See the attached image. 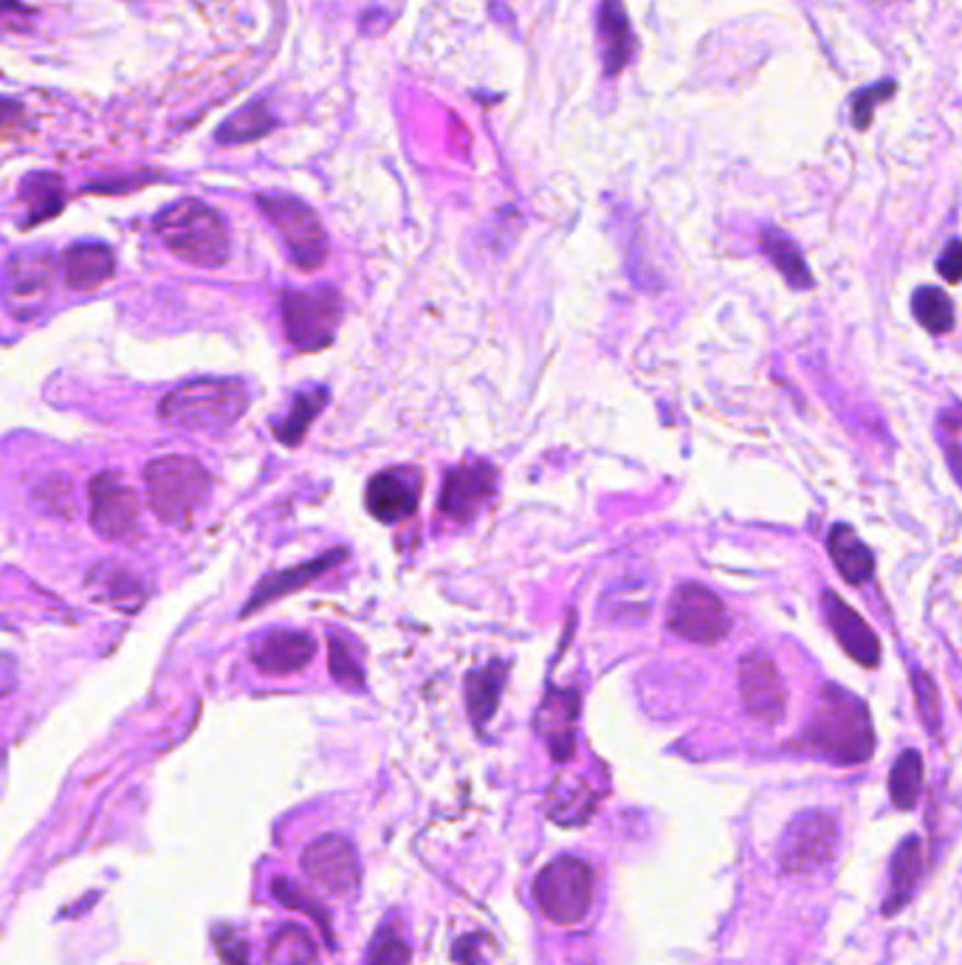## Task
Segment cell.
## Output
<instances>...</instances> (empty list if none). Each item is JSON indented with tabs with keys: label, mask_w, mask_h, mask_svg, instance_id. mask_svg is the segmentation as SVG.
I'll return each mask as SVG.
<instances>
[{
	"label": "cell",
	"mask_w": 962,
	"mask_h": 965,
	"mask_svg": "<svg viewBox=\"0 0 962 965\" xmlns=\"http://www.w3.org/2000/svg\"><path fill=\"white\" fill-rule=\"evenodd\" d=\"M799 742L804 751L836 765H861L875 751L870 708L847 689L827 683Z\"/></svg>",
	"instance_id": "cell-1"
},
{
	"label": "cell",
	"mask_w": 962,
	"mask_h": 965,
	"mask_svg": "<svg viewBox=\"0 0 962 965\" xmlns=\"http://www.w3.org/2000/svg\"><path fill=\"white\" fill-rule=\"evenodd\" d=\"M246 407H249L246 384L235 378H192L167 393L159 416L176 430L220 438L244 418Z\"/></svg>",
	"instance_id": "cell-2"
},
{
	"label": "cell",
	"mask_w": 962,
	"mask_h": 965,
	"mask_svg": "<svg viewBox=\"0 0 962 965\" xmlns=\"http://www.w3.org/2000/svg\"><path fill=\"white\" fill-rule=\"evenodd\" d=\"M142 480L152 514L176 529H190L215 495V477L195 457H156L145 466Z\"/></svg>",
	"instance_id": "cell-3"
},
{
	"label": "cell",
	"mask_w": 962,
	"mask_h": 965,
	"mask_svg": "<svg viewBox=\"0 0 962 965\" xmlns=\"http://www.w3.org/2000/svg\"><path fill=\"white\" fill-rule=\"evenodd\" d=\"M156 231L172 254L201 269H218L229 258V231L210 204L195 198L167 206L156 218Z\"/></svg>",
	"instance_id": "cell-4"
},
{
	"label": "cell",
	"mask_w": 962,
	"mask_h": 965,
	"mask_svg": "<svg viewBox=\"0 0 962 965\" xmlns=\"http://www.w3.org/2000/svg\"><path fill=\"white\" fill-rule=\"evenodd\" d=\"M534 898L551 923H581L593 906V870L587 861L562 855L536 875Z\"/></svg>",
	"instance_id": "cell-5"
},
{
	"label": "cell",
	"mask_w": 962,
	"mask_h": 965,
	"mask_svg": "<svg viewBox=\"0 0 962 965\" xmlns=\"http://www.w3.org/2000/svg\"><path fill=\"white\" fill-rule=\"evenodd\" d=\"M841 825L830 810H804L793 816L779 841V866L784 875H813L838 853Z\"/></svg>",
	"instance_id": "cell-6"
},
{
	"label": "cell",
	"mask_w": 962,
	"mask_h": 965,
	"mask_svg": "<svg viewBox=\"0 0 962 965\" xmlns=\"http://www.w3.org/2000/svg\"><path fill=\"white\" fill-rule=\"evenodd\" d=\"M258 204L265 218H269V224L283 238L285 249L294 258V263L299 269H305V272L319 269L325 254H328V235H325V226L317 218V212L310 209L308 204H303L299 198L274 195V192L271 195H260Z\"/></svg>",
	"instance_id": "cell-7"
},
{
	"label": "cell",
	"mask_w": 962,
	"mask_h": 965,
	"mask_svg": "<svg viewBox=\"0 0 962 965\" xmlns=\"http://www.w3.org/2000/svg\"><path fill=\"white\" fill-rule=\"evenodd\" d=\"M666 627L683 642L692 644H720L732 633V618L725 613V604L714 590L705 584L686 582L675 588L666 608Z\"/></svg>",
	"instance_id": "cell-8"
},
{
	"label": "cell",
	"mask_w": 962,
	"mask_h": 965,
	"mask_svg": "<svg viewBox=\"0 0 962 965\" xmlns=\"http://www.w3.org/2000/svg\"><path fill=\"white\" fill-rule=\"evenodd\" d=\"M339 322H342V297L333 288L283 294L285 333L299 351L328 348L337 337Z\"/></svg>",
	"instance_id": "cell-9"
},
{
	"label": "cell",
	"mask_w": 962,
	"mask_h": 965,
	"mask_svg": "<svg viewBox=\"0 0 962 965\" xmlns=\"http://www.w3.org/2000/svg\"><path fill=\"white\" fill-rule=\"evenodd\" d=\"M91 525L107 543H125L139 534V500L136 491L113 472L91 480Z\"/></svg>",
	"instance_id": "cell-10"
},
{
	"label": "cell",
	"mask_w": 962,
	"mask_h": 965,
	"mask_svg": "<svg viewBox=\"0 0 962 965\" xmlns=\"http://www.w3.org/2000/svg\"><path fill=\"white\" fill-rule=\"evenodd\" d=\"M303 870L314 884L337 898H353L362 884L356 850L342 836H322L310 841L303 853Z\"/></svg>",
	"instance_id": "cell-11"
},
{
	"label": "cell",
	"mask_w": 962,
	"mask_h": 965,
	"mask_svg": "<svg viewBox=\"0 0 962 965\" xmlns=\"http://www.w3.org/2000/svg\"><path fill=\"white\" fill-rule=\"evenodd\" d=\"M739 694H743L748 714L757 717L759 723L777 726L782 720L788 694H784V681L771 655H743V661H739Z\"/></svg>",
	"instance_id": "cell-12"
},
{
	"label": "cell",
	"mask_w": 962,
	"mask_h": 965,
	"mask_svg": "<svg viewBox=\"0 0 962 965\" xmlns=\"http://www.w3.org/2000/svg\"><path fill=\"white\" fill-rule=\"evenodd\" d=\"M423 491V475L412 466H393L370 477L364 503L378 523H401L416 514Z\"/></svg>",
	"instance_id": "cell-13"
},
{
	"label": "cell",
	"mask_w": 962,
	"mask_h": 965,
	"mask_svg": "<svg viewBox=\"0 0 962 965\" xmlns=\"http://www.w3.org/2000/svg\"><path fill=\"white\" fill-rule=\"evenodd\" d=\"M497 495V469L488 463H463L449 472L441 489V514L455 523H472Z\"/></svg>",
	"instance_id": "cell-14"
},
{
	"label": "cell",
	"mask_w": 962,
	"mask_h": 965,
	"mask_svg": "<svg viewBox=\"0 0 962 965\" xmlns=\"http://www.w3.org/2000/svg\"><path fill=\"white\" fill-rule=\"evenodd\" d=\"M317 655V642L308 633L299 629H274V633L260 635L251 644L249 661L258 672L269 678H283V674L303 672Z\"/></svg>",
	"instance_id": "cell-15"
},
{
	"label": "cell",
	"mask_w": 962,
	"mask_h": 965,
	"mask_svg": "<svg viewBox=\"0 0 962 965\" xmlns=\"http://www.w3.org/2000/svg\"><path fill=\"white\" fill-rule=\"evenodd\" d=\"M822 608L824 618L830 624L833 635H836V642L841 644L844 652L861 667H878L881 663V642H878V635L872 633L870 624L863 622L850 604L841 602L833 590L822 593Z\"/></svg>",
	"instance_id": "cell-16"
},
{
	"label": "cell",
	"mask_w": 962,
	"mask_h": 965,
	"mask_svg": "<svg viewBox=\"0 0 962 965\" xmlns=\"http://www.w3.org/2000/svg\"><path fill=\"white\" fill-rule=\"evenodd\" d=\"M52 288V263L41 254H14L7 265V303L18 317H32Z\"/></svg>",
	"instance_id": "cell-17"
},
{
	"label": "cell",
	"mask_w": 962,
	"mask_h": 965,
	"mask_svg": "<svg viewBox=\"0 0 962 965\" xmlns=\"http://www.w3.org/2000/svg\"><path fill=\"white\" fill-rule=\"evenodd\" d=\"M88 593L93 602H102L120 613H136L147 602V584L136 570L120 563H102L88 576Z\"/></svg>",
	"instance_id": "cell-18"
},
{
	"label": "cell",
	"mask_w": 962,
	"mask_h": 965,
	"mask_svg": "<svg viewBox=\"0 0 962 965\" xmlns=\"http://www.w3.org/2000/svg\"><path fill=\"white\" fill-rule=\"evenodd\" d=\"M923 873H926V844H923L920 836H909V839H903L897 844L895 855H892L890 889H886V898H883V915L886 918L897 915L903 906L909 904Z\"/></svg>",
	"instance_id": "cell-19"
},
{
	"label": "cell",
	"mask_w": 962,
	"mask_h": 965,
	"mask_svg": "<svg viewBox=\"0 0 962 965\" xmlns=\"http://www.w3.org/2000/svg\"><path fill=\"white\" fill-rule=\"evenodd\" d=\"M342 559H344V548H333V550H328L325 556H319V559H310V563L297 565V568H288V570H280V574L265 576L263 582L254 588V593H251L249 604L240 610V615L254 613V610L265 608V604L278 602V599L288 595L291 590L305 588L308 582L319 579L325 570H330L337 563H342Z\"/></svg>",
	"instance_id": "cell-20"
},
{
	"label": "cell",
	"mask_w": 962,
	"mask_h": 965,
	"mask_svg": "<svg viewBox=\"0 0 962 965\" xmlns=\"http://www.w3.org/2000/svg\"><path fill=\"white\" fill-rule=\"evenodd\" d=\"M596 802H599V796H596L593 787L587 785L581 776L559 774L554 776V782L547 787V819L562 827H579L596 814Z\"/></svg>",
	"instance_id": "cell-21"
},
{
	"label": "cell",
	"mask_w": 962,
	"mask_h": 965,
	"mask_svg": "<svg viewBox=\"0 0 962 965\" xmlns=\"http://www.w3.org/2000/svg\"><path fill=\"white\" fill-rule=\"evenodd\" d=\"M576 714H579V694L576 692H551L547 701L542 703L540 728L556 762H567L574 757Z\"/></svg>",
	"instance_id": "cell-22"
},
{
	"label": "cell",
	"mask_w": 962,
	"mask_h": 965,
	"mask_svg": "<svg viewBox=\"0 0 962 965\" xmlns=\"http://www.w3.org/2000/svg\"><path fill=\"white\" fill-rule=\"evenodd\" d=\"M827 550H830L833 565H836V570L847 584L858 588V584H867L875 576V554L856 534L852 525H833L830 534H827Z\"/></svg>",
	"instance_id": "cell-23"
},
{
	"label": "cell",
	"mask_w": 962,
	"mask_h": 965,
	"mask_svg": "<svg viewBox=\"0 0 962 965\" xmlns=\"http://www.w3.org/2000/svg\"><path fill=\"white\" fill-rule=\"evenodd\" d=\"M116 272V258L102 243L71 246L63 258V277L73 292H93L105 285Z\"/></svg>",
	"instance_id": "cell-24"
},
{
	"label": "cell",
	"mask_w": 962,
	"mask_h": 965,
	"mask_svg": "<svg viewBox=\"0 0 962 965\" xmlns=\"http://www.w3.org/2000/svg\"><path fill=\"white\" fill-rule=\"evenodd\" d=\"M599 41H601V57H604V71L607 73L624 71L626 63L633 60L635 37L621 0H601Z\"/></svg>",
	"instance_id": "cell-25"
},
{
	"label": "cell",
	"mask_w": 962,
	"mask_h": 965,
	"mask_svg": "<svg viewBox=\"0 0 962 965\" xmlns=\"http://www.w3.org/2000/svg\"><path fill=\"white\" fill-rule=\"evenodd\" d=\"M506 686V667L502 663H488L486 669H477L466 678V703L468 714L477 728L486 726L495 717L500 706V694Z\"/></svg>",
	"instance_id": "cell-26"
},
{
	"label": "cell",
	"mask_w": 962,
	"mask_h": 965,
	"mask_svg": "<svg viewBox=\"0 0 962 965\" xmlns=\"http://www.w3.org/2000/svg\"><path fill=\"white\" fill-rule=\"evenodd\" d=\"M762 252L768 254L773 269H777L793 288H813V274L811 269H807V260H804L802 249H799L782 229L768 226V229L762 231Z\"/></svg>",
	"instance_id": "cell-27"
},
{
	"label": "cell",
	"mask_w": 962,
	"mask_h": 965,
	"mask_svg": "<svg viewBox=\"0 0 962 965\" xmlns=\"http://www.w3.org/2000/svg\"><path fill=\"white\" fill-rule=\"evenodd\" d=\"M923 774H926V768H923L920 751L915 748L901 751L890 774V796L897 810H912L917 805L923 791Z\"/></svg>",
	"instance_id": "cell-28"
},
{
	"label": "cell",
	"mask_w": 962,
	"mask_h": 965,
	"mask_svg": "<svg viewBox=\"0 0 962 965\" xmlns=\"http://www.w3.org/2000/svg\"><path fill=\"white\" fill-rule=\"evenodd\" d=\"M314 960H317L314 940L297 923L280 926L265 949V965H314Z\"/></svg>",
	"instance_id": "cell-29"
},
{
	"label": "cell",
	"mask_w": 962,
	"mask_h": 965,
	"mask_svg": "<svg viewBox=\"0 0 962 965\" xmlns=\"http://www.w3.org/2000/svg\"><path fill=\"white\" fill-rule=\"evenodd\" d=\"M278 125V120L271 116L269 107L263 102H251V105L240 107L229 122L218 130V141L226 145H244V141L263 139L265 133H271V127Z\"/></svg>",
	"instance_id": "cell-30"
},
{
	"label": "cell",
	"mask_w": 962,
	"mask_h": 965,
	"mask_svg": "<svg viewBox=\"0 0 962 965\" xmlns=\"http://www.w3.org/2000/svg\"><path fill=\"white\" fill-rule=\"evenodd\" d=\"M912 311L929 333H949L954 328V305L940 288H917L912 297Z\"/></svg>",
	"instance_id": "cell-31"
},
{
	"label": "cell",
	"mask_w": 962,
	"mask_h": 965,
	"mask_svg": "<svg viewBox=\"0 0 962 965\" xmlns=\"http://www.w3.org/2000/svg\"><path fill=\"white\" fill-rule=\"evenodd\" d=\"M325 404H328V390H308V393H299L291 404L288 416H285L283 423H278V438L283 443H299L303 435L308 432V427L314 423V418L325 410Z\"/></svg>",
	"instance_id": "cell-32"
},
{
	"label": "cell",
	"mask_w": 962,
	"mask_h": 965,
	"mask_svg": "<svg viewBox=\"0 0 962 965\" xmlns=\"http://www.w3.org/2000/svg\"><path fill=\"white\" fill-rule=\"evenodd\" d=\"M21 198H26L29 212H32V215H29V224L52 218V215H57L63 206L60 181L54 179V175H32V179L23 184Z\"/></svg>",
	"instance_id": "cell-33"
},
{
	"label": "cell",
	"mask_w": 962,
	"mask_h": 965,
	"mask_svg": "<svg viewBox=\"0 0 962 965\" xmlns=\"http://www.w3.org/2000/svg\"><path fill=\"white\" fill-rule=\"evenodd\" d=\"M912 689H915V703H917V714H920V723L926 726V731H929L931 737H937L942 728V708H940V692H937V683L931 681L923 669H912Z\"/></svg>",
	"instance_id": "cell-34"
},
{
	"label": "cell",
	"mask_w": 962,
	"mask_h": 965,
	"mask_svg": "<svg viewBox=\"0 0 962 965\" xmlns=\"http://www.w3.org/2000/svg\"><path fill=\"white\" fill-rule=\"evenodd\" d=\"M271 893L278 895L280 904L288 906V909H297V912H305V915H310V918H317V923L322 926L325 940H328V943H333V938H330V918H328V912H325L322 906H319L317 900H314L308 893H305V889L297 884V881L278 878V881H274V884H271Z\"/></svg>",
	"instance_id": "cell-35"
},
{
	"label": "cell",
	"mask_w": 962,
	"mask_h": 965,
	"mask_svg": "<svg viewBox=\"0 0 962 965\" xmlns=\"http://www.w3.org/2000/svg\"><path fill=\"white\" fill-rule=\"evenodd\" d=\"M409 963V945L398 938L393 926H382L376 938L370 940L367 957L364 965H407Z\"/></svg>",
	"instance_id": "cell-36"
},
{
	"label": "cell",
	"mask_w": 962,
	"mask_h": 965,
	"mask_svg": "<svg viewBox=\"0 0 962 965\" xmlns=\"http://www.w3.org/2000/svg\"><path fill=\"white\" fill-rule=\"evenodd\" d=\"M895 91H897L895 82H878V86L863 88L861 93H856V96H852V125H856L858 130H867V127L872 125L875 107L881 105L883 100L895 96Z\"/></svg>",
	"instance_id": "cell-37"
},
{
	"label": "cell",
	"mask_w": 962,
	"mask_h": 965,
	"mask_svg": "<svg viewBox=\"0 0 962 965\" xmlns=\"http://www.w3.org/2000/svg\"><path fill=\"white\" fill-rule=\"evenodd\" d=\"M942 450L949 455L951 472L962 483V410H951L940 418Z\"/></svg>",
	"instance_id": "cell-38"
},
{
	"label": "cell",
	"mask_w": 962,
	"mask_h": 965,
	"mask_svg": "<svg viewBox=\"0 0 962 965\" xmlns=\"http://www.w3.org/2000/svg\"><path fill=\"white\" fill-rule=\"evenodd\" d=\"M330 672H333V678H337L339 683H344V686L350 689L359 686V683L364 681L362 667H359L356 658L350 655L348 642H339V638L330 642Z\"/></svg>",
	"instance_id": "cell-39"
},
{
	"label": "cell",
	"mask_w": 962,
	"mask_h": 965,
	"mask_svg": "<svg viewBox=\"0 0 962 965\" xmlns=\"http://www.w3.org/2000/svg\"><path fill=\"white\" fill-rule=\"evenodd\" d=\"M937 272L942 274V280H949V283H960L962 280V240H951V243L942 249L940 260H937Z\"/></svg>",
	"instance_id": "cell-40"
}]
</instances>
